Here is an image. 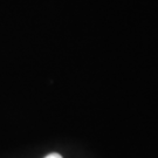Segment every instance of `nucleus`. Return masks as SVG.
Returning <instances> with one entry per match:
<instances>
[{
    "mask_svg": "<svg viewBox=\"0 0 158 158\" xmlns=\"http://www.w3.org/2000/svg\"><path fill=\"white\" fill-rule=\"evenodd\" d=\"M45 158H62V156H61L60 153L53 152V153H49V155H47Z\"/></svg>",
    "mask_w": 158,
    "mask_h": 158,
    "instance_id": "nucleus-1",
    "label": "nucleus"
}]
</instances>
